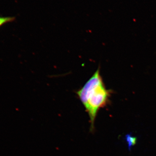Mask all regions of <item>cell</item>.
<instances>
[{
  "label": "cell",
  "instance_id": "cell-1",
  "mask_svg": "<svg viewBox=\"0 0 156 156\" xmlns=\"http://www.w3.org/2000/svg\"><path fill=\"white\" fill-rule=\"evenodd\" d=\"M76 93L89 115L90 129L93 131L98 113L108 104L112 94L105 85L99 68Z\"/></svg>",
  "mask_w": 156,
  "mask_h": 156
},
{
  "label": "cell",
  "instance_id": "cell-2",
  "mask_svg": "<svg viewBox=\"0 0 156 156\" xmlns=\"http://www.w3.org/2000/svg\"><path fill=\"white\" fill-rule=\"evenodd\" d=\"M126 141L128 144L129 149L130 150L132 146L135 145V144H136V138L134 137V136H131L130 134H128V135H126Z\"/></svg>",
  "mask_w": 156,
  "mask_h": 156
},
{
  "label": "cell",
  "instance_id": "cell-3",
  "mask_svg": "<svg viewBox=\"0 0 156 156\" xmlns=\"http://www.w3.org/2000/svg\"><path fill=\"white\" fill-rule=\"evenodd\" d=\"M15 20L14 17H0V27L6 23L13 22Z\"/></svg>",
  "mask_w": 156,
  "mask_h": 156
}]
</instances>
